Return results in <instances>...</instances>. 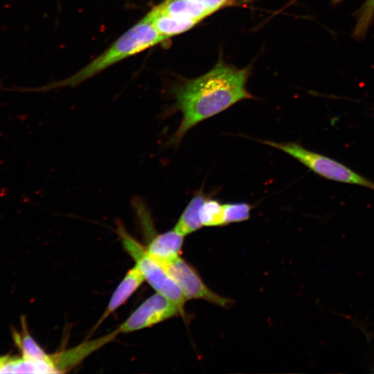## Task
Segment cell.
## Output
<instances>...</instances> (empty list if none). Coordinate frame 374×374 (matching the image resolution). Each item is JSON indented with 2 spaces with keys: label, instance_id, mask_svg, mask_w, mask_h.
Returning a JSON list of instances; mask_svg holds the SVG:
<instances>
[{
  "label": "cell",
  "instance_id": "cell-1",
  "mask_svg": "<svg viewBox=\"0 0 374 374\" xmlns=\"http://www.w3.org/2000/svg\"><path fill=\"white\" fill-rule=\"evenodd\" d=\"M248 76L247 69L220 62L206 73L172 87L175 103L171 109L180 112L182 119L166 145L178 147L186 134L199 122L240 100L251 98L246 89Z\"/></svg>",
  "mask_w": 374,
  "mask_h": 374
},
{
  "label": "cell",
  "instance_id": "cell-2",
  "mask_svg": "<svg viewBox=\"0 0 374 374\" xmlns=\"http://www.w3.org/2000/svg\"><path fill=\"white\" fill-rule=\"evenodd\" d=\"M166 39L143 17L137 24L118 37L107 50L75 73L37 90L47 91L57 88L76 87L112 65L163 42Z\"/></svg>",
  "mask_w": 374,
  "mask_h": 374
},
{
  "label": "cell",
  "instance_id": "cell-3",
  "mask_svg": "<svg viewBox=\"0 0 374 374\" xmlns=\"http://www.w3.org/2000/svg\"><path fill=\"white\" fill-rule=\"evenodd\" d=\"M117 231L125 251L132 258L142 272L145 280L156 291L173 302L185 318L184 305L188 301L181 288L165 268L152 258L142 245L125 229L121 223L117 224Z\"/></svg>",
  "mask_w": 374,
  "mask_h": 374
},
{
  "label": "cell",
  "instance_id": "cell-4",
  "mask_svg": "<svg viewBox=\"0 0 374 374\" xmlns=\"http://www.w3.org/2000/svg\"><path fill=\"white\" fill-rule=\"evenodd\" d=\"M262 143L292 156L317 175L338 182L356 184L374 190V182L330 157L309 150L298 143H278L264 141Z\"/></svg>",
  "mask_w": 374,
  "mask_h": 374
},
{
  "label": "cell",
  "instance_id": "cell-5",
  "mask_svg": "<svg viewBox=\"0 0 374 374\" xmlns=\"http://www.w3.org/2000/svg\"><path fill=\"white\" fill-rule=\"evenodd\" d=\"M163 267L179 286L187 300L203 299L222 308L229 307L233 303L231 299L210 290L196 269L180 256Z\"/></svg>",
  "mask_w": 374,
  "mask_h": 374
},
{
  "label": "cell",
  "instance_id": "cell-6",
  "mask_svg": "<svg viewBox=\"0 0 374 374\" xmlns=\"http://www.w3.org/2000/svg\"><path fill=\"white\" fill-rule=\"evenodd\" d=\"M181 314L170 300L156 292L145 299L117 328L119 333L144 329Z\"/></svg>",
  "mask_w": 374,
  "mask_h": 374
},
{
  "label": "cell",
  "instance_id": "cell-7",
  "mask_svg": "<svg viewBox=\"0 0 374 374\" xmlns=\"http://www.w3.org/2000/svg\"><path fill=\"white\" fill-rule=\"evenodd\" d=\"M118 334H120L118 330L116 329L102 337L84 341L78 346L52 354L56 372L58 373L67 372L91 353L112 341Z\"/></svg>",
  "mask_w": 374,
  "mask_h": 374
},
{
  "label": "cell",
  "instance_id": "cell-8",
  "mask_svg": "<svg viewBox=\"0 0 374 374\" xmlns=\"http://www.w3.org/2000/svg\"><path fill=\"white\" fill-rule=\"evenodd\" d=\"M184 238V235L173 229L154 235L145 249L152 258L165 266L179 257Z\"/></svg>",
  "mask_w": 374,
  "mask_h": 374
},
{
  "label": "cell",
  "instance_id": "cell-9",
  "mask_svg": "<svg viewBox=\"0 0 374 374\" xmlns=\"http://www.w3.org/2000/svg\"><path fill=\"white\" fill-rule=\"evenodd\" d=\"M145 281V278L135 264L126 273L124 278L113 292L108 305L96 324L98 326L112 312L123 305Z\"/></svg>",
  "mask_w": 374,
  "mask_h": 374
},
{
  "label": "cell",
  "instance_id": "cell-10",
  "mask_svg": "<svg viewBox=\"0 0 374 374\" xmlns=\"http://www.w3.org/2000/svg\"><path fill=\"white\" fill-rule=\"evenodd\" d=\"M157 6L162 11L172 17L197 23L212 14V12L197 0H164Z\"/></svg>",
  "mask_w": 374,
  "mask_h": 374
},
{
  "label": "cell",
  "instance_id": "cell-11",
  "mask_svg": "<svg viewBox=\"0 0 374 374\" xmlns=\"http://www.w3.org/2000/svg\"><path fill=\"white\" fill-rule=\"evenodd\" d=\"M144 17L166 39L186 32L197 24L194 21L172 17L162 11L158 6L152 8Z\"/></svg>",
  "mask_w": 374,
  "mask_h": 374
},
{
  "label": "cell",
  "instance_id": "cell-12",
  "mask_svg": "<svg viewBox=\"0 0 374 374\" xmlns=\"http://www.w3.org/2000/svg\"><path fill=\"white\" fill-rule=\"evenodd\" d=\"M12 335L15 343L22 353V357L46 363L53 368L54 373H57L52 355L47 354L28 333L24 319H22V332L19 333L14 330Z\"/></svg>",
  "mask_w": 374,
  "mask_h": 374
},
{
  "label": "cell",
  "instance_id": "cell-13",
  "mask_svg": "<svg viewBox=\"0 0 374 374\" xmlns=\"http://www.w3.org/2000/svg\"><path fill=\"white\" fill-rule=\"evenodd\" d=\"M206 199V195L201 190L193 197L174 227L177 232L185 236L202 226L199 211Z\"/></svg>",
  "mask_w": 374,
  "mask_h": 374
},
{
  "label": "cell",
  "instance_id": "cell-14",
  "mask_svg": "<svg viewBox=\"0 0 374 374\" xmlns=\"http://www.w3.org/2000/svg\"><path fill=\"white\" fill-rule=\"evenodd\" d=\"M54 373L53 368L47 364L21 357L7 356L0 366V373Z\"/></svg>",
  "mask_w": 374,
  "mask_h": 374
},
{
  "label": "cell",
  "instance_id": "cell-15",
  "mask_svg": "<svg viewBox=\"0 0 374 374\" xmlns=\"http://www.w3.org/2000/svg\"><path fill=\"white\" fill-rule=\"evenodd\" d=\"M199 217L202 226L224 225L223 204L217 200L206 198L201 206Z\"/></svg>",
  "mask_w": 374,
  "mask_h": 374
},
{
  "label": "cell",
  "instance_id": "cell-16",
  "mask_svg": "<svg viewBox=\"0 0 374 374\" xmlns=\"http://www.w3.org/2000/svg\"><path fill=\"white\" fill-rule=\"evenodd\" d=\"M357 21L353 30V37L357 39H362L374 18V0H365L357 10Z\"/></svg>",
  "mask_w": 374,
  "mask_h": 374
},
{
  "label": "cell",
  "instance_id": "cell-17",
  "mask_svg": "<svg viewBox=\"0 0 374 374\" xmlns=\"http://www.w3.org/2000/svg\"><path fill=\"white\" fill-rule=\"evenodd\" d=\"M251 209V206L244 202L223 204L224 225L248 220Z\"/></svg>",
  "mask_w": 374,
  "mask_h": 374
},
{
  "label": "cell",
  "instance_id": "cell-18",
  "mask_svg": "<svg viewBox=\"0 0 374 374\" xmlns=\"http://www.w3.org/2000/svg\"><path fill=\"white\" fill-rule=\"evenodd\" d=\"M202 3L212 13L225 6L229 0H197Z\"/></svg>",
  "mask_w": 374,
  "mask_h": 374
},
{
  "label": "cell",
  "instance_id": "cell-19",
  "mask_svg": "<svg viewBox=\"0 0 374 374\" xmlns=\"http://www.w3.org/2000/svg\"><path fill=\"white\" fill-rule=\"evenodd\" d=\"M6 357L7 356H0V366H1V364H3L4 360L6 359Z\"/></svg>",
  "mask_w": 374,
  "mask_h": 374
},
{
  "label": "cell",
  "instance_id": "cell-20",
  "mask_svg": "<svg viewBox=\"0 0 374 374\" xmlns=\"http://www.w3.org/2000/svg\"><path fill=\"white\" fill-rule=\"evenodd\" d=\"M342 1L343 0H332V3L334 4H337V3H339V2Z\"/></svg>",
  "mask_w": 374,
  "mask_h": 374
}]
</instances>
